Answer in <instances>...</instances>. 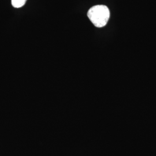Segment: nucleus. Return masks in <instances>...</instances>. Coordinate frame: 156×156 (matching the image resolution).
I'll return each mask as SVG.
<instances>
[{
    "instance_id": "f257e3e1",
    "label": "nucleus",
    "mask_w": 156,
    "mask_h": 156,
    "mask_svg": "<svg viewBox=\"0 0 156 156\" xmlns=\"http://www.w3.org/2000/svg\"><path fill=\"white\" fill-rule=\"evenodd\" d=\"M87 16L95 27L101 28L105 26L108 22L110 12L106 6H94L87 12Z\"/></svg>"
},
{
    "instance_id": "f03ea898",
    "label": "nucleus",
    "mask_w": 156,
    "mask_h": 156,
    "mask_svg": "<svg viewBox=\"0 0 156 156\" xmlns=\"http://www.w3.org/2000/svg\"><path fill=\"white\" fill-rule=\"evenodd\" d=\"M27 0H11L12 5L15 8H20L25 5Z\"/></svg>"
}]
</instances>
